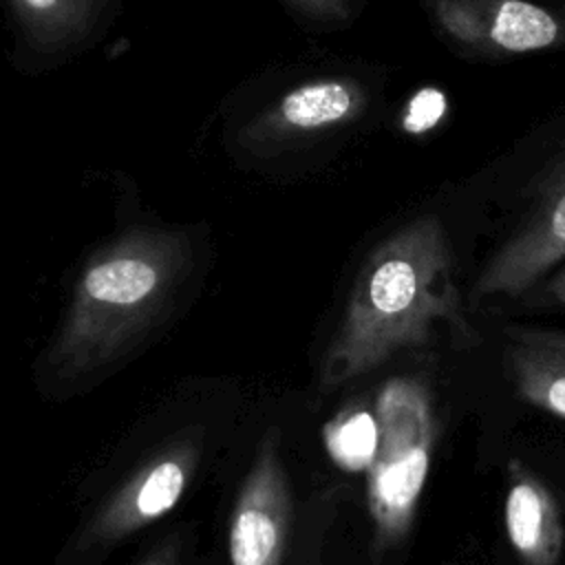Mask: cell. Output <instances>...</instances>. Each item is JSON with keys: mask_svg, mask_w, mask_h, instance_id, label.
Wrapping results in <instances>:
<instances>
[{"mask_svg": "<svg viewBox=\"0 0 565 565\" xmlns=\"http://www.w3.org/2000/svg\"><path fill=\"white\" fill-rule=\"evenodd\" d=\"M364 106L366 93L355 79L316 77L289 88L258 119V135L287 148L291 141L353 121Z\"/></svg>", "mask_w": 565, "mask_h": 565, "instance_id": "obj_8", "label": "cell"}, {"mask_svg": "<svg viewBox=\"0 0 565 565\" xmlns=\"http://www.w3.org/2000/svg\"><path fill=\"white\" fill-rule=\"evenodd\" d=\"M377 446L366 468L373 550L382 554L411 532L435 446V406L417 377L388 380L375 402Z\"/></svg>", "mask_w": 565, "mask_h": 565, "instance_id": "obj_3", "label": "cell"}, {"mask_svg": "<svg viewBox=\"0 0 565 565\" xmlns=\"http://www.w3.org/2000/svg\"><path fill=\"white\" fill-rule=\"evenodd\" d=\"M470 340L444 225L424 214L377 243L358 269L342 320L322 358V386L371 373L441 333Z\"/></svg>", "mask_w": 565, "mask_h": 565, "instance_id": "obj_1", "label": "cell"}, {"mask_svg": "<svg viewBox=\"0 0 565 565\" xmlns=\"http://www.w3.org/2000/svg\"><path fill=\"white\" fill-rule=\"evenodd\" d=\"M541 302L565 307V267H561L541 289Z\"/></svg>", "mask_w": 565, "mask_h": 565, "instance_id": "obj_13", "label": "cell"}, {"mask_svg": "<svg viewBox=\"0 0 565 565\" xmlns=\"http://www.w3.org/2000/svg\"><path fill=\"white\" fill-rule=\"evenodd\" d=\"M505 342L521 399L565 419V331L512 324Z\"/></svg>", "mask_w": 565, "mask_h": 565, "instance_id": "obj_10", "label": "cell"}, {"mask_svg": "<svg viewBox=\"0 0 565 565\" xmlns=\"http://www.w3.org/2000/svg\"><path fill=\"white\" fill-rule=\"evenodd\" d=\"M183 260L161 245H126L95 258L75 285L49 366L82 380L124 360L170 311Z\"/></svg>", "mask_w": 565, "mask_h": 565, "instance_id": "obj_2", "label": "cell"}, {"mask_svg": "<svg viewBox=\"0 0 565 565\" xmlns=\"http://www.w3.org/2000/svg\"><path fill=\"white\" fill-rule=\"evenodd\" d=\"M439 29L483 55L530 53L561 38L558 20L527 0H428Z\"/></svg>", "mask_w": 565, "mask_h": 565, "instance_id": "obj_7", "label": "cell"}, {"mask_svg": "<svg viewBox=\"0 0 565 565\" xmlns=\"http://www.w3.org/2000/svg\"><path fill=\"white\" fill-rule=\"evenodd\" d=\"M505 530L523 565H558L565 543L558 505L521 461L508 466Z\"/></svg>", "mask_w": 565, "mask_h": 565, "instance_id": "obj_9", "label": "cell"}, {"mask_svg": "<svg viewBox=\"0 0 565 565\" xmlns=\"http://www.w3.org/2000/svg\"><path fill=\"white\" fill-rule=\"evenodd\" d=\"M291 527V494L280 459L278 435L269 433L236 497L227 552L232 565H282Z\"/></svg>", "mask_w": 565, "mask_h": 565, "instance_id": "obj_6", "label": "cell"}, {"mask_svg": "<svg viewBox=\"0 0 565 565\" xmlns=\"http://www.w3.org/2000/svg\"><path fill=\"white\" fill-rule=\"evenodd\" d=\"M199 455V444L192 437H179L139 466L75 536L71 550L75 563L88 565V561L106 556L115 545L170 512L183 497Z\"/></svg>", "mask_w": 565, "mask_h": 565, "instance_id": "obj_4", "label": "cell"}, {"mask_svg": "<svg viewBox=\"0 0 565 565\" xmlns=\"http://www.w3.org/2000/svg\"><path fill=\"white\" fill-rule=\"evenodd\" d=\"M26 4H31L35 9H49L55 4V0H26Z\"/></svg>", "mask_w": 565, "mask_h": 565, "instance_id": "obj_15", "label": "cell"}, {"mask_svg": "<svg viewBox=\"0 0 565 565\" xmlns=\"http://www.w3.org/2000/svg\"><path fill=\"white\" fill-rule=\"evenodd\" d=\"M300 13L322 22H344L349 18L347 0H289Z\"/></svg>", "mask_w": 565, "mask_h": 565, "instance_id": "obj_12", "label": "cell"}, {"mask_svg": "<svg viewBox=\"0 0 565 565\" xmlns=\"http://www.w3.org/2000/svg\"><path fill=\"white\" fill-rule=\"evenodd\" d=\"M565 258V154L541 181L534 201L475 280L472 298H519Z\"/></svg>", "mask_w": 565, "mask_h": 565, "instance_id": "obj_5", "label": "cell"}, {"mask_svg": "<svg viewBox=\"0 0 565 565\" xmlns=\"http://www.w3.org/2000/svg\"><path fill=\"white\" fill-rule=\"evenodd\" d=\"M141 565H185V563L181 561L174 541H170V543H163L161 547H157Z\"/></svg>", "mask_w": 565, "mask_h": 565, "instance_id": "obj_14", "label": "cell"}, {"mask_svg": "<svg viewBox=\"0 0 565 565\" xmlns=\"http://www.w3.org/2000/svg\"><path fill=\"white\" fill-rule=\"evenodd\" d=\"M322 439L327 452L342 470H366L377 446V417L360 406L340 411L322 428Z\"/></svg>", "mask_w": 565, "mask_h": 565, "instance_id": "obj_11", "label": "cell"}]
</instances>
